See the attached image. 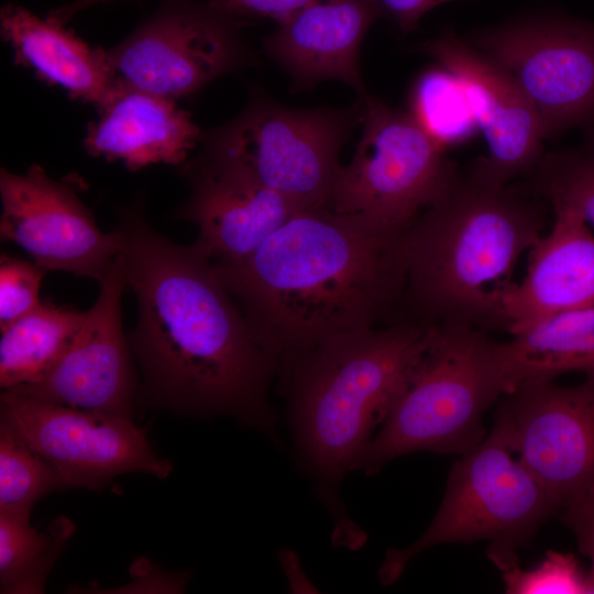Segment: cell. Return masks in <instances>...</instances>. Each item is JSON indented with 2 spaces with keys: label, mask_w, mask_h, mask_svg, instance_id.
<instances>
[{
  "label": "cell",
  "mask_w": 594,
  "mask_h": 594,
  "mask_svg": "<svg viewBox=\"0 0 594 594\" xmlns=\"http://www.w3.org/2000/svg\"><path fill=\"white\" fill-rule=\"evenodd\" d=\"M117 229L127 288L136 298L130 336L143 395L157 407L196 417L229 416L276 440L268 388L277 365L196 246L176 244L129 207Z\"/></svg>",
  "instance_id": "1"
},
{
  "label": "cell",
  "mask_w": 594,
  "mask_h": 594,
  "mask_svg": "<svg viewBox=\"0 0 594 594\" xmlns=\"http://www.w3.org/2000/svg\"><path fill=\"white\" fill-rule=\"evenodd\" d=\"M405 232L299 210L245 260L213 266L278 372L329 338L398 320Z\"/></svg>",
  "instance_id": "2"
},
{
  "label": "cell",
  "mask_w": 594,
  "mask_h": 594,
  "mask_svg": "<svg viewBox=\"0 0 594 594\" xmlns=\"http://www.w3.org/2000/svg\"><path fill=\"white\" fill-rule=\"evenodd\" d=\"M428 326L400 320L336 336L277 372L297 461L332 515L334 544L365 541L339 485L400 395Z\"/></svg>",
  "instance_id": "3"
},
{
  "label": "cell",
  "mask_w": 594,
  "mask_h": 594,
  "mask_svg": "<svg viewBox=\"0 0 594 594\" xmlns=\"http://www.w3.org/2000/svg\"><path fill=\"white\" fill-rule=\"evenodd\" d=\"M534 197L457 174L403 235L398 320L507 331L504 296L544 224Z\"/></svg>",
  "instance_id": "4"
},
{
  "label": "cell",
  "mask_w": 594,
  "mask_h": 594,
  "mask_svg": "<svg viewBox=\"0 0 594 594\" xmlns=\"http://www.w3.org/2000/svg\"><path fill=\"white\" fill-rule=\"evenodd\" d=\"M496 344L470 324H429L400 395L353 471L372 475L418 451L462 455L474 449L486 436L484 414L507 393Z\"/></svg>",
  "instance_id": "5"
},
{
  "label": "cell",
  "mask_w": 594,
  "mask_h": 594,
  "mask_svg": "<svg viewBox=\"0 0 594 594\" xmlns=\"http://www.w3.org/2000/svg\"><path fill=\"white\" fill-rule=\"evenodd\" d=\"M449 472L443 499L425 532L405 548H389L380 582L394 583L420 552L442 543L488 542L487 557L504 572L518 551L558 508L518 458L507 418L497 410L488 435L460 455Z\"/></svg>",
  "instance_id": "6"
},
{
  "label": "cell",
  "mask_w": 594,
  "mask_h": 594,
  "mask_svg": "<svg viewBox=\"0 0 594 594\" xmlns=\"http://www.w3.org/2000/svg\"><path fill=\"white\" fill-rule=\"evenodd\" d=\"M352 117L251 102L230 122L202 134L191 163L249 178L301 210L328 209Z\"/></svg>",
  "instance_id": "7"
},
{
  "label": "cell",
  "mask_w": 594,
  "mask_h": 594,
  "mask_svg": "<svg viewBox=\"0 0 594 594\" xmlns=\"http://www.w3.org/2000/svg\"><path fill=\"white\" fill-rule=\"evenodd\" d=\"M361 139L336 176L329 208L405 232L450 187L458 172L411 113L361 96Z\"/></svg>",
  "instance_id": "8"
},
{
  "label": "cell",
  "mask_w": 594,
  "mask_h": 594,
  "mask_svg": "<svg viewBox=\"0 0 594 594\" xmlns=\"http://www.w3.org/2000/svg\"><path fill=\"white\" fill-rule=\"evenodd\" d=\"M468 42L517 80L544 139L594 124V22L534 13L475 31Z\"/></svg>",
  "instance_id": "9"
},
{
  "label": "cell",
  "mask_w": 594,
  "mask_h": 594,
  "mask_svg": "<svg viewBox=\"0 0 594 594\" xmlns=\"http://www.w3.org/2000/svg\"><path fill=\"white\" fill-rule=\"evenodd\" d=\"M238 26L209 2L162 0L106 54L117 84L175 100L243 65Z\"/></svg>",
  "instance_id": "10"
},
{
  "label": "cell",
  "mask_w": 594,
  "mask_h": 594,
  "mask_svg": "<svg viewBox=\"0 0 594 594\" xmlns=\"http://www.w3.org/2000/svg\"><path fill=\"white\" fill-rule=\"evenodd\" d=\"M1 415L58 472L65 486L101 490L127 473L157 479L173 465L131 418L91 413L2 391Z\"/></svg>",
  "instance_id": "11"
},
{
  "label": "cell",
  "mask_w": 594,
  "mask_h": 594,
  "mask_svg": "<svg viewBox=\"0 0 594 594\" xmlns=\"http://www.w3.org/2000/svg\"><path fill=\"white\" fill-rule=\"evenodd\" d=\"M1 239L23 249L44 271L101 280L113 267L122 237L102 232L76 191L40 165L0 172Z\"/></svg>",
  "instance_id": "12"
},
{
  "label": "cell",
  "mask_w": 594,
  "mask_h": 594,
  "mask_svg": "<svg viewBox=\"0 0 594 594\" xmlns=\"http://www.w3.org/2000/svg\"><path fill=\"white\" fill-rule=\"evenodd\" d=\"M514 448L558 512L594 484V375L576 385L528 382L504 395Z\"/></svg>",
  "instance_id": "13"
},
{
  "label": "cell",
  "mask_w": 594,
  "mask_h": 594,
  "mask_svg": "<svg viewBox=\"0 0 594 594\" xmlns=\"http://www.w3.org/2000/svg\"><path fill=\"white\" fill-rule=\"evenodd\" d=\"M420 50L457 78L486 139L488 155L471 173L494 186L528 175L543 155L544 138L534 103L513 75L451 30Z\"/></svg>",
  "instance_id": "14"
},
{
  "label": "cell",
  "mask_w": 594,
  "mask_h": 594,
  "mask_svg": "<svg viewBox=\"0 0 594 594\" xmlns=\"http://www.w3.org/2000/svg\"><path fill=\"white\" fill-rule=\"evenodd\" d=\"M99 284L96 302L57 364L37 382L3 391L91 413L132 417L136 385L122 328L121 298L127 286L120 254Z\"/></svg>",
  "instance_id": "15"
},
{
  "label": "cell",
  "mask_w": 594,
  "mask_h": 594,
  "mask_svg": "<svg viewBox=\"0 0 594 594\" xmlns=\"http://www.w3.org/2000/svg\"><path fill=\"white\" fill-rule=\"evenodd\" d=\"M183 165L191 193L177 216L197 227L194 244L215 266L245 260L301 210L249 178L191 162Z\"/></svg>",
  "instance_id": "16"
},
{
  "label": "cell",
  "mask_w": 594,
  "mask_h": 594,
  "mask_svg": "<svg viewBox=\"0 0 594 594\" xmlns=\"http://www.w3.org/2000/svg\"><path fill=\"white\" fill-rule=\"evenodd\" d=\"M383 15L377 0H311L278 23L264 50L296 87L336 79L363 96L360 48L370 26Z\"/></svg>",
  "instance_id": "17"
},
{
  "label": "cell",
  "mask_w": 594,
  "mask_h": 594,
  "mask_svg": "<svg viewBox=\"0 0 594 594\" xmlns=\"http://www.w3.org/2000/svg\"><path fill=\"white\" fill-rule=\"evenodd\" d=\"M553 211L552 228L528 252L524 278L504 296L509 334L563 312L594 307V234L574 213Z\"/></svg>",
  "instance_id": "18"
},
{
  "label": "cell",
  "mask_w": 594,
  "mask_h": 594,
  "mask_svg": "<svg viewBox=\"0 0 594 594\" xmlns=\"http://www.w3.org/2000/svg\"><path fill=\"white\" fill-rule=\"evenodd\" d=\"M88 124L84 147L91 156L121 161L130 170L154 164L183 165L202 133L173 99L117 84Z\"/></svg>",
  "instance_id": "19"
},
{
  "label": "cell",
  "mask_w": 594,
  "mask_h": 594,
  "mask_svg": "<svg viewBox=\"0 0 594 594\" xmlns=\"http://www.w3.org/2000/svg\"><path fill=\"white\" fill-rule=\"evenodd\" d=\"M2 37L13 48L16 64L73 99L103 103L117 82L105 50L92 48L52 16L38 18L18 4L0 12Z\"/></svg>",
  "instance_id": "20"
},
{
  "label": "cell",
  "mask_w": 594,
  "mask_h": 594,
  "mask_svg": "<svg viewBox=\"0 0 594 594\" xmlns=\"http://www.w3.org/2000/svg\"><path fill=\"white\" fill-rule=\"evenodd\" d=\"M510 336L496 344L507 393L570 372L594 375V307L553 316Z\"/></svg>",
  "instance_id": "21"
},
{
  "label": "cell",
  "mask_w": 594,
  "mask_h": 594,
  "mask_svg": "<svg viewBox=\"0 0 594 594\" xmlns=\"http://www.w3.org/2000/svg\"><path fill=\"white\" fill-rule=\"evenodd\" d=\"M86 318V311L41 302L34 310L1 330L0 387L43 378L63 358Z\"/></svg>",
  "instance_id": "22"
},
{
  "label": "cell",
  "mask_w": 594,
  "mask_h": 594,
  "mask_svg": "<svg viewBox=\"0 0 594 594\" xmlns=\"http://www.w3.org/2000/svg\"><path fill=\"white\" fill-rule=\"evenodd\" d=\"M74 532V522L65 516L40 531L29 521L0 515V593H43L51 569Z\"/></svg>",
  "instance_id": "23"
},
{
  "label": "cell",
  "mask_w": 594,
  "mask_h": 594,
  "mask_svg": "<svg viewBox=\"0 0 594 594\" xmlns=\"http://www.w3.org/2000/svg\"><path fill=\"white\" fill-rule=\"evenodd\" d=\"M62 487L54 466L0 416V515L30 522L34 504Z\"/></svg>",
  "instance_id": "24"
},
{
  "label": "cell",
  "mask_w": 594,
  "mask_h": 594,
  "mask_svg": "<svg viewBox=\"0 0 594 594\" xmlns=\"http://www.w3.org/2000/svg\"><path fill=\"white\" fill-rule=\"evenodd\" d=\"M528 175L530 194L594 227V141L543 154Z\"/></svg>",
  "instance_id": "25"
},
{
  "label": "cell",
  "mask_w": 594,
  "mask_h": 594,
  "mask_svg": "<svg viewBox=\"0 0 594 594\" xmlns=\"http://www.w3.org/2000/svg\"><path fill=\"white\" fill-rule=\"evenodd\" d=\"M410 113L444 148L468 140L479 129L459 81L447 69H429L418 78Z\"/></svg>",
  "instance_id": "26"
},
{
  "label": "cell",
  "mask_w": 594,
  "mask_h": 594,
  "mask_svg": "<svg viewBox=\"0 0 594 594\" xmlns=\"http://www.w3.org/2000/svg\"><path fill=\"white\" fill-rule=\"evenodd\" d=\"M502 578L508 594H594L590 575L582 573L571 553L549 551L534 569L515 565L502 572Z\"/></svg>",
  "instance_id": "27"
},
{
  "label": "cell",
  "mask_w": 594,
  "mask_h": 594,
  "mask_svg": "<svg viewBox=\"0 0 594 594\" xmlns=\"http://www.w3.org/2000/svg\"><path fill=\"white\" fill-rule=\"evenodd\" d=\"M46 271L34 262L2 254L0 260V329L34 310Z\"/></svg>",
  "instance_id": "28"
},
{
  "label": "cell",
  "mask_w": 594,
  "mask_h": 594,
  "mask_svg": "<svg viewBox=\"0 0 594 594\" xmlns=\"http://www.w3.org/2000/svg\"><path fill=\"white\" fill-rule=\"evenodd\" d=\"M560 519L573 534L579 551L591 560L594 584V484L565 504Z\"/></svg>",
  "instance_id": "29"
},
{
  "label": "cell",
  "mask_w": 594,
  "mask_h": 594,
  "mask_svg": "<svg viewBox=\"0 0 594 594\" xmlns=\"http://www.w3.org/2000/svg\"><path fill=\"white\" fill-rule=\"evenodd\" d=\"M311 0H210L209 3L234 19L271 18L284 22Z\"/></svg>",
  "instance_id": "30"
},
{
  "label": "cell",
  "mask_w": 594,
  "mask_h": 594,
  "mask_svg": "<svg viewBox=\"0 0 594 594\" xmlns=\"http://www.w3.org/2000/svg\"><path fill=\"white\" fill-rule=\"evenodd\" d=\"M385 14L391 15L399 29L414 31L421 18L436 7L454 0H377Z\"/></svg>",
  "instance_id": "31"
},
{
  "label": "cell",
  "mask_w": 594,
  "mask_h": 594,
  "mask_svg": "<svg viewBox=\"0 0 594 594\" xmlns=\"http://www.w3.org/2000/svg\"><path fill=\"white\" fill-rule=\"evenodd\" d=\"M278 557L293 593H318L314 584L304 574L298 557L294 551L285 549L279 552Z\"/></svg>",
  "instance_id": "32"
},
{
  "label": "cell",
  "mask_w": 594,
  "mask_h": 594,
  "mask_svg": "<svg viewBox=\"0 0 594 594\" xmlns=\"http://www.w3.org/2000/svg\"><path fill=\"white\" fill-rule=\"evenodd\" d=\"M109 1L114 0H75L70 3L64 4L55 9L48 15L62 23H66L79 12L87 10L96 4L106 3Z\"/></svg>",
  "instance_id": "33"
}]
</instances>
